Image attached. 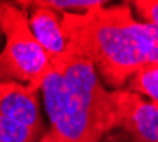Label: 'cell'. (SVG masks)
I'll return each instance as SVG.
<instances>
[{"instance_id":"obj_1","label":"cell","mask_w":158,"mask_h":142,"mask_svg":"<svg viewBox=\"0 0 158 142\" xmlns=\"http://www.w3.org/2000/svg\"><path fill=\"white\" fill-rule=\"evenodd\" d=\"M41 84L50 129L41 136L50 142H100L118 125L114 91L103 85L93 63L69 46L50 63Z\"/></svg>"},{"instance_id":"obj_2","label":"cell","mask_w":158,"mask_h":142,"mask_svg":"<svg viewBox=\"0 0 158 142\" xmlns=\"http://www.w3.org/2000/svg\"><path fill=\"white\" fill-rule=\"evenodd\" d=\"M69 46L96 67L107 85L120 90L147 64L158 63V27L138 22L130 3L61 13Z\"/></svg>"},{"instance_id":"obj_3","label":"cell","mask_w":158,"mask_h":142,"mask_svg":"<svg viewBox=\"0 0 158 142\" xmlns=\"http://www.w3.org/2000/svg\"><path fill=\"white\" fill-rule=\"evenodd\" d=\"M2 33L4 47L0 51V83L15 81L39 91L52 66L30 30L26 10L16 3L6 4Z\"/></svg>"},{"instance_id":"obj_4","label":"cell","mask_w":158,"mask_h":142,"mask_svg":"<svg viewBox=\"0 0 158 142\" xmlns=\"http://www.w3.org/2000/svg\"><path fill=\"white\" fill-rule=\"evenodd\" d=\"M117 105V128L132 142H158V104L127 88L113 90Z\"/></svg>"},{"instance_id":"obj_5","label":"cell","mask_w":158,"mask_h":142,"mask_svg":"<svg viewBox=\"0 0 158 142\" xmlns=\"http://www.w3.org/2000/svg\"><path fill=\"white\" fill-rule=\"evenodd\" d=\"M0 115L29 129L39 138L44 135L37 91L24 84L0 83Z\"/></svg>"},{"instance_id":"obj_6","label":"cell","mask_w":158,"mask_h":142,"mask_svg":"<svg viewBox=\"0 0 158 142\" xmlns=\"http://www.w3.org/2000/svg\"><path fill=\"white\" fill-rule=\"evenodd\" d=\"M20 7L33 6L29 16V27L37 43L41 46L50 63L60 59L69 48V40L61 27V13L52 9L30 4L29 2H15Z\"/></svg>"},{"instance_id":"obj_7","label":"cell","mask_w":158,"mask_h":142,"mask_svg":"<svg viewBox=\"0 0 158 142\" xmlns=\"http://www.w3.org/2000/svg\"><path fill=\"white\" fill-rule=\"evenodd\" d=\"M127 84V90L147 95L151 101L158 104V63L141 67Z\"/></svg>"},{"instance_id":"obj_8","label":"cell","mask_w":158,"mask_h":142,"mask_svg":"<svg viewBox=\"0 0 158 142\" xmlns=\"http://www.w3.org/2000/svg\"><path fill=\"white\" fill-rule=\"evenodd\" d=\"M30 4H36V6H43V7L52 9L59 13H66L67 10H91L94 7L104 6L106 2L101 0H36V2H29Z\"/></svg>"},{"instance_id":"obj_9","label":"cell","mask_w":158,"mask_h":142,"mask_svg":"<svg viewBox=\"0 0 158 142\" xmlns=\"http://www.w3.org/2000/svg\"><path fill=\"white\" fill-rule=\"evenodd\" d=\"M40 138L29 129L0 115V142H36Z\"/></svg>"},{"instance_id":"obj_10","label":"cell","mask_w":158,"mask_h":142,"mask_svg":"<svg viewBox=\"0 0 158 142\" xmlns=\"http://www.w3.org/2000/svg\"><path fill=\"white\" fill-rule=\"evenodd\" d=\"M144 23L158 27V0H135L131 2Z\"/></svg>"},{"instance_id":"obj_11","label":"cell","mask_w":158,"mask_h":142,"mask_svg":"<svg viewBox=\"0 0 158 142\" xmlns=\"http://www.w3.org/2000/svg\"><path fill=\"white\" fill-rule=\"evenodd\" d=\"M6 4H7V2H0V37L3 36V33H2V20H3V11Z\"/></svg>"},{"instance_id":"obj_12","label":"cell","mask_w":158,"mask_h":142,"mask_svg":"<svg viewBox=\"0 0 158 142\" xmlns=\"http://www.w3.org/2000/svg\"><path fill=\"white\" fill-rule=\"evenodd\" d=\"M39 142H50V141H47V139H43V138H40V141Z\"/></svg>"}]
</instances>
